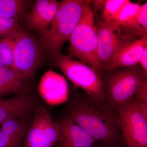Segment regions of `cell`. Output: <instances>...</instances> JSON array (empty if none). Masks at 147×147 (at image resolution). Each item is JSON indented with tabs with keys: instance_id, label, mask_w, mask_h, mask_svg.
Instances as JSON below:
<instances>
[{
	"instance_id": "cell-11",
	"label": "cell",
	"mask_w": 147,
	"mask_h": 147,
	"mask_svg": "<svg viewBox=\"0 0 147 147\" xmlns=\"http://www.w3.org/2000/svg\"><path fill=\"white\" fill-rule=\"evenodd\" d=\"M59 2L55 0H38L30 13L25 16L30 30H35L42 35L50 26L59 9Z\"/></svg>"
},
{
	"instance_id": "cell-18",
	"label": "cell",
	"mask_w": 147,
	"mask_h": 147,
	"mask_svg": "<svg viewBox=\"0 0 147 147\" xmlns=\"http://www.w3.org/2000/svg\"><path fill=\"white\" fill-rule=\"evenodd\" d=\"M27 2L24 0H0V17L18 18L25 12Z\"/></svg>"
},
{
	"instance_id": "cell-24",
	"label": "cell",
	"mask_w": 147,
	"mask_h": 147,
	"mask_svg": "<svg viewBox=\"0 0 147 147\" xmlns=\"http://www.w3.org/2000/svg\"><path fill=\"white\" fill-rule=\"evenodd\" d=\"M93 147H123L122 145L118 144H107L100 142H97L94 144Z\"/></svg>"
},
{
	"instance_id": "cell-21",
	"label": "cell",
	"mask_w": 147,
	"mask_h": 147,
	"mask_svg": "<svg viewBox=\"0 0 147 147\" xmlns=\"http://www.w3.org/2000/svg\"><path fill=\"white\" fill-rule=\"evenodd\" d=\"M18 18L0 17V39L12 38L19 30Z\"/></svg>"
},
{
	"instance_id": "cell-2",
	"label": "cell",
	"mask_w": 147,
	"mask_h": 147,
	"mask_svg": "<svg viewBox=\"0 0 147 147\" xmlns=\"http://www.w3.org/2000/svg\"><path fill=\"white\" fill-rule=\"evenodd\" d=\"M100 75L105 100L116 110L147 88V75L139 64L102 71Z\"/></svg>"
},
{
	"instance_id": "cell-4",
	"label": "cell",
	"mask_w": 147,
	"mask_h": 147,
	"mask_svg": "<svg viewBox=\"0 0 147 147\" xmlns=\"http://www.w3.org/2000/svg\"><path fill=\"white\" fill-rule=\"evenodd\" d=\"M69 41L68 56L77 58L100 74L103 65L98 55L97 32L91 1H85L82 16Z\"/></svg>"
},
{
	"instance_id": "cell-20",
	"label": "cell",
	"mask_w": 147,
	"mask_h": 147,
	"mask_svg": "<svg viewBox=\"0 0 147 147\" xmlns=\"http://www.w3.org/2000/svg\"><path fill=\"white\" fill-rule=\"evenodd\" d=\"M12 38L0 39V67L12 68L13 62Z\"/></svg>"
},
{
	"instance_id": "cell-1",
	"label": "cell",
	"mask_w": 147,
	"mask_h": 147,
	"mask_svg": "<svg viewBox=\"0 0 147 147\" xmlns=\"http://www.w3.org/2000/svg\"><path fill=\"white\" fill-rule=\"evenodd\" d=\"M65 116L87 131L97 142L123 144L119 117L106 101L94 99L85 92L69 96Z\"/></svg>"
},
{
	"instance_id": "cell-22",
	"label": "cell",
	"mask_w": 147,
	"mask_h": 147,
	"mask_svg": "<svg viewBox=\"0 0 147 147\" xmlns=\"http://www.w3.org/2000/svg\"><path fill=\"white\" fill-rule=\"evenodd\" d=\"M137 24L142 36H147V3L142 5V8L137 16Z\"/></svg>"
},
{
	"instance_id": "cell-14",
	"label": "cell",
	"mask_w": 147,
	"mask_h": 147,
	"mask_svg": "<svg viewBox=\"0 0 147 147\" xmlns=\"http://www.w3.org/2000/svg\"><path fill=\"white\" fill-rule=\"evenodd\" d=\"M147 47V36L136 40L121 49L110 63L103 67L102 71L138 64Z\"/></svg>"
},
{
	"instance_id": "cell-19",
	"label": "cell",
	"mask_w": 147,
	"mask_h": 147,
	"mask_svg": "<svg viewBox=\"0 0 147 147\" xmlns=\"http://www.w3.org/2000/svg\"><path fill=\"white\" fill-rule=\"evenodd\" d=\"M128 0H107L105 1L102 13V21H112L117 18Z\"/></svg>"
},
{
	"instance_id": "cell-10",
	"label": "cell",
	"mask_w": 147,
	"mask_h": 147,
	"mask_svg": "<svg viewBox=\"0 0 147 147\" xmlns=\"http://www.w3.org/2000/svg\"><path fill=\"white\" fill-rule=\"evenodd\" d=\"M38 92L50 105L63 103L67 101L69 96L68 84L65 78L52 70L46 71L41 77Z\"/></svg>"
},
{
	"instance_id": "cell-25",
	"label": "cell",
	"mask_w": 147,
	"mask_h": 147,
	"mask_svg": "<svg viewBox=\"0 0 147 147\" xmlns=\"http://www.w3.org/2000/svg\"><path fill=\"white\" fill-rule=\"evenodd\" d=\"M106 1H91V3L93 4L94 11L98 10L105 5Z\"/></svg>"
},
{
	"instance_id": "cell-3",
	"label": "cell",
	"mask_w": 147,
	"mask_h": 147,
	"mask_svg": "<svg viewBox=\"0 0 147 147\" xmlns=\"http://www.w3.org/2000/svg\"><path fill=\"white\" fill-rule=\"evenodd\" d=\"M85 1L63 0L59 2L55 18L41 35L42 50L51 59L61 53L64 43L69 40L84 11Z\"/></svg>"
},
{
	"instance_id": "cell-13",
	"label": "cell",
	"mask_w": 147,
	"mask_h": 147,
	"mask_svg": "<svg viewBox=\"0 0 147 147\" xmlns=\"http://www.w3.org/2000/svg\"><path fill=\"white\" fill-rule=\"evenodd\" d=\"M61 140L55 147H93L97 142L70 119L65 116L59 122Z\"/></svg>"
},
{
	"instance_id": "cell-23",
	"label": "cell",
	"mask_w": 147,
	"mask_h": 147,
	"mask_svg": "<svg viewBox=\"0 0 147 147\" xmlns=\"http://www.w3.org/2000/svg\"><path fill=\"white\" fill-rule=\"evenodd\" d=\"M138 64L147 75V47L145 49Z\"/></svg>"
},
{
	"instance_id": "cell-9",
	"label": "cell",
	"mask_w": 147,
	"mask_h": 147,
	"mask_svg": "<svg viewBox=\"0 0 147 147\" xmlns=\"http://www.w3.org/2000/svg\"><path fill=\"white\" fill-rule=\"evenodd\" d=\"M12 39V68L24 79L28 80L39 65L40 48L33 37L20 29Z\"/></svg>"
},
{
	"instance_id": "cell-17",
	"label": "cell",
	"mask_w": 147,
	"mask_h": 147,
	"mask_svg": "<svg viewBox=\"0 0 147 147\" xmlns=\"http://www.w3.org/2000/svg\"><path fill=\"white\" fill-rule=\"evenodd\" d=\"M142 5L138 3L129 1L117 18L113 21L118 26L127 29L137 36L143 37L137 21V16L142 8Z\"/></svg>"
},
{
	"instance_id": "cell-5",
	"label": "cell",
	"mask_w": 147,
	"mask_h": 147,
	"mask_svg": "<svg viewBox=\"0 0 147 147\" xmlns=\"http://www.w3.org/2000/svg\"><path fill=\"white\" fill-rule=\"evenodd\" d=\"M116 110L126 147H147V100L135 95Z\"/></svg>"
},
{
	"instance_id": "cell-7",
	"label": "cell",
	"mask_w": 147,
	"mask_h": 147,
	"mask_svg": "<svg viewBox=\"0 0 147 147\" xmlns=\"http://www.w3.org/2000/svg\"><path fill=\"white\" fill-rule=\"evenodd\" d=\"M96 26L98 55L103 67L110 63L124 47L137 40L134 34L113 21H100Z\"/></svg>"
},
{
	"instance_id": "cell-8",
	"label": "cell",
	"mask_w": 147,
	"mask_h": 147,
	"mask_svg": "<svg viewBox=\"0 0 147 147\" xmlns=\"http://www.w3.org/2000/svg\"><path fill=\"white\" fill-rule=\"evenodd\" d=\"M34 118L25 135L24 147H53L61 140L59 123L43 107L36 109Z\"/></svg>"
},
{
	"instance_id": "cell-6",
	"label": "cell",
	"mask_w": 147,
	"mask_h": 147,
	"mask_svg": "<svg viewBox=\"0 0 147 147\" xmlns=\"http://www.w3.org/2000/svg\"><path fill=\"white\" fill-rule=\"evenodd\" d=\"M53 59V65L61 70L75 86L84 90L94 99L106 101L100 74L97 70L61 53Z\"/></svg>"
},
{
	"instance_id": "cell-15",
	"label": "cell",
	"mask_w": 147,
	"mask_h": 147,
	"mask_svg": "<svg viewBox=\"0 0 147 147\" xmlns=\"http://www.w3.org/2000/svg\"><path fill=\"white\" fill-rule=\"evenodd\" d=\"M0 125V147H22L27 130L25 119L9 120Z\"/></svg>"
},
{
	"instance_id": "cell-12",
	"label": "cell",
	"mask_w": 147,
	"mask_h": 147,
	"mask_svg": "<svg viewBox=\"0 0 147 147\" xmlns=\"http://www.w3.org/2000/svg\"><path fill=\"white\" fill-rule=\"evenodd\" d=\"M35 104L29 93L17 94L0 100V124L11 119H23L35 110Z\"/></svg>"
},
{
	"instance_id": "cell-16",
	"label": "cell",
	"mask_w": 147,
	"mask_h": 147,
	"mask_svg": "<svg viewBox=\"0 0 147 147\" xmlns=\"http://www.w3.org/2000/svg\"><path fill=\"white\" fill-rule=\"evenodd\" d=\"M31 87L12 68L0 67V100L4 96L16 94L29 93Z\"/></svg>"
}]
</instances>
